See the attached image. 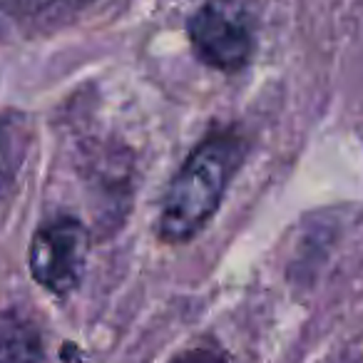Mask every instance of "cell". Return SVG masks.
Masks as SVG:
<instances>
[{
    "instance_id": "obj_5",
    "label": "cell",
    "mask_w": 363,
    "mask_h": 363,
    "mask_svg": "<svg viewBox=\"0 0 363 363\" xmlns=\"http://www.w3.org/2000/svg\"><path fill=\"white\" fill-rule=\"evenodd\" d=\"M92 0H0V13L16 18V21L50 26L77 16Z\"/></svg>"
},
{
    "instance_id": "obj_4",
    "label": "cell",
    "mask_w": 363,
    "mask_h": 363,
    "mask_svg": "<svg viewBox=\"0 0 363 363\" xmlns=\"http://www.w3.org/2000/svg\"><path fill=\"white\" fill-rule=\"evenodd\" d=\"M40 336L30 323L0 313V363H40Z\"/></svg>"
},
{
    "instance_id": "obj_3",
    "label": "cell",
    "mask_w": 363,
    "mask_h": 363,
    "mask_svg": "<svg viewBox=\"0 0 363 363\" xmlns=\"http://www.w3.org/2000/svg\"><path fill=\"white\" fill-rule=\"evenodd\" d=\"M87 262V229L75 217H55L35 232L30 244L33 279L57 296L75 291Z\"/></svg>"
},
{
    "instance_id": "obj_6",
    "label": "cell",
    "mask_w": 363,
    "mask_h": 363,
    "mask_svg": "<svg viewBox=\"0 0 363 363\" xmlns=\"http://www.w3.org/2000/svg\"><path fill=\"white\" fill-rule=\"evenodd\" d=\"M23 145H26V132L23 120L11 117L0 122V184L13 179L23 162Z\"/></svg>"
},
{
    "instance_id": "obj_2",
    "label": "cell",
    "mask_w": 363,
    "mask_h": 363,
    "mask_svg": "<svg viewBox=\"0 0 363 363\" xmlns=\"http://www.w3.org/2000/svg\"><path fill=\"white\" fill-rule=\"evenodd\" d=\"M189 43L204 65L219 72H239L257 48V21L249 0H207L189 18Z\"/></svg>"
},
{
    "instance_id": "obj_7",
    "label": "cell",
    "mask_w": 363,
    "mask_h": 363,
    "mask_svg": "<svg viewBox=\"0 0 363 363\" xmlns=\"http://www.w3.org/2000/svg\"><path fill=\"white\" fill-rule=\"evenodd\" d=\"M172 363H227L222 351L214 346H194L189 351L179 353Z\"/></svg>"
},
{
    "instance_id": "obj_1",
    "label": "cell",
    "mask_w": 363,
    "mask_h": 363,
    "mask_svg": "<svg viewBox=\"0 0 363 363\" xmlns=\"http://www.w3.org/2000/svg\"><path fill=\"white\" fill-rule=\"evenodd\" d=\"M247 147L237 135L204 140L169 182L160 212V237L169 244L192 242L222 207L229 184L244 164Z\"/></svg>"
}]
</instances>
